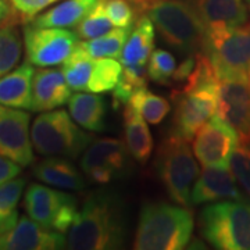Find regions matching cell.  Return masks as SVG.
Segmentation results:
<instances>
[{
  "label": "cell",
  "instance_id": "40",
  "mask_svg": "<svg viewBox=\"0 0 250 250\" xmlns=\"http://www.w3.org/2000/svg\"><path fill=\"white\" fill-rule=\"evenodd\" d=\"M131 1L134 3L135 6H138L141 10H147L156 1H159V0H131Z\"/></svg>",
  "mask_w": 250,
  "mask_h": 250
},
{
  "label": "cell",
  "instance_id": "28",
  "mask_svg": "<svg viewBox=\"0 0 250 250\" xmlns=\"http://www.w3.org/2000/svg\"><path fill=\"white\" fill-rule=\"evenodd\" d=\"M129 104L149 123L160 124L161 121L170 113V103L163 96L154 95L153 92L143 86L134 93L129 100Z\"/></svg>",
  "mask_w": 250,
  "mask_h": 250
},
{
  "label": "cell",
  "instance_id": "22",
  "mask_svg": "<svg viewBox=\"0 0 250 250\" xmlns=\"http://www.w3.org/2000/svg\"><path fill=\"white\" fill-rule=\"evenodd\" d=\"M100 0H64L45 13L38 14L32 21L36 27L70 28L77 27Z\"/></svg>",
  "mask_w": 250,
  "mask_h": 250
},
{
  "label": "cell",
  "instance_id": "38",
  "mask_svg": "<svg viewBox=\"0 0 250 250\" xmlns=\"http://www.w3.org/2000/svg\"><path fill=\"white\" fill-rule=\"evenodd\" d=\"M195 64H196V57L188 56L187 59L175 68V71L172 74V78L171 80L175 81V82H185L190 77L192 71H193Z\"/></svg>",
  "mask_w": 250,
  "mask_h": 250
},
{
  "label": "cell",
  "instance_id": "21",
  "mask_svg": "<svg viewBox=\"0 0 250 250\" xmlns=\"http://www.w3.org/2000/svg\"><path fill=\"white\" fill-rule=\"evenodd\" d=\"M72 120L83 129L102 132L106 129V102L96 93H75L68 100Z\"/></svg>",
  "mask_w": 250,
  "mask_h": 250
},
{
  "label": "cell",
  "instance_id": "16",
  "mask_svg": "<svg viewBox=\"0 0 250 250\" xmlns=\"http://www.w3.org/2000/svg\"><path fill=\"white\" fill-rule=\"evenodd\" d=\"M32 96V111L43 113L68 103L71 98V88L68 86L62 70L41 67L34 74Z\"/></svg>",
  "mask_w": 250,
  "mask_h": 250
},
{
  "label": "cell",
  "instance_id": "14",
  "mask_svg": "<svg viewBox=\"0 0 250 250\" xmlns=\"http://www.w3.org/2000/svg\"><path fill=\"white\" fill-rule=\"evenodd\" d=\"M29 123L31 116L22 108L0 104V156L22 167L34 163Z\"/></svg>",
  "mask_w": 250,
  "mask_h": 250
},
{
  "label": "cell",
  "instance_id": "42",
  "mask_svg": "<svg viewBox=\"0 0 250 250\" xmlns=\"http://www.w3.org/2000/svg\"><path fill=\"white\" fill-rule=\"evenodd\" d=\"M246 1V4H248V7H249V11H250V0H245Z\"/></svg>",
  "mask_w": 250,
  "mask_h": 250
},
{
  "label": "cell",
  "instance_id": "13",
  "mask_svg": "<svg viewBox=\"0 0 250 250\" xmlns=\"http://www.w3.org/2000/svg\"><path fill=\"white\" fill-rule=\"evenodd\" d=\"M217 113L236 131L241 143L250 145V78L220 80Z\"/></svg>",
  "mask_w": 250,
  "mask_h": 250
},
{
  "label": "cell",
  "instance_id": "27",
  "mask_svg": "<svg viewBox=\"0 0 250 250\" xmlns=\"http://www.w3.org/2000/svg\"><path fill=\"white\" fill-rule=\"evenodd\" d=\"M131 31L132 28L117 27L104 35L89 39L86 42H81V46L93 59H102V57L117 59V57H121V53L124 50V46L128 41Z\"/></svg>",
  "mask_w": 250,
  "mask_h": 250
},
{
  "label": "cell",
  "instance_id": "37",
  "mask_svg": "<svg viewBox=\"0 0 250 250\" xmlns=\"http://www.w3.org/2000/svg\"><path fill=\"white\" fill-rule=\"evenodd\" d=\"M21 167L22 166H20L16 161L0 156V188L11 179L17 178L21 172Z\"/></svg>",
  "mask_w": 250,
  "mask_h": 250
},
{
  "label": "cell",
  "instance_id": "26",
  "mask_svg": "<svg viewBox=\"0 0 250 250\" xmlns=\"http://www.w3.org/2000/svg\"><path fill=\"white\" fill-rule=\"evenodd\" d=\"M25 188V179L14 178L0 188V235L11 231L17 224V206Z\"/></svg>",
  "mask_w": 250,
  "mask_h": 250
},
{
  "label": "cell",
  "instance_id": "31",
  "mask_svg": "<svg viewBox=\"0 0 250 250\" xmlns=\"http://www.w3.org/2000/svg\"><path fill=\"white\" fill-rule=\"evenodd\" d=\"M22 56L20 31L10 24L0 29V78L16 67Z\"/></svg>",
  "mask_w": 250,
  "mask_h": 250
},
{
  "label": "cell",
  "instance_id": "25",
  "mask_svg": "<svg viewBox=\"0 0 250 250\" xmlns=\"http://www.w3.org/2000/svg\"><path fill=\"white\" fill-rule=\"evenodd\" d=\"M93 67H95V59L86 53V50L81 46L80 42L78 46L74 49V52L68 56V59L62 62V71L68 86L74 90L82 92V90H88Z\"/></svg>",
  "mask_w": 250,
  "mask_h": 250
},
{
  "label": "cell",
  "instance_id": "8",
  "mask_svg": "<svg viewBox=\"0 0 250 250\" xmlns=\"http://www.w3.org/2000/svg\"><path fill=\"white\" fill-rule=\"evenodd\" d=\"M202 52L211 60L220 80L250 78V25L207 28Z\"/></svg>",
  "mask_w": 250,
  "mask_h": 250
},
{
  "label": "cell",
  "instance_id": "19",
  "mask_svg": "<svg viewBox=\"0 0 250 250\" xmlns=\"http://www.w3.org/2000/svg\"><path fill=\"white\" fill-rule=\"evenodd\" d=\"M32 174L38 181L67 190H82L86 182L77 167L67 157L49 156L34 166Z\"/></svg>",
  "mask_w": 250,
  "mask_h": 250
},
{
  "label": "cell",
  "instance_id": "29",
  "mask_svg": "<svg viewBox=\"0 0 250 250\" xmlns=\"http://www.w3.org/2000/svg\"><path fill=\"white\" fill-rule=\"evenodd\" d=\"M123 75L121 62L114 59H95V67L90 77L88 90L93 93L110 92L117 86L118 81Z\"/></svg>",
  "mask_w": 250,
  "mask_h": 250
},
{
  "label": "cell",
  "instance_id": "7",
  "mask_svg": "<svg viewBox=\"0 0 250 250\" xmlns=\"http://www.w3.org/2000/svg\"><path fill=\"white\" fill-rule=\"evenodd\" d=\"M156 170L168 196L177 205L190 206V189L200 171L188 141L171 132L159 147Z\"/></svg>",
  "mask_w": 250,
  "mask_h": 250
},
{
  "label": "cell",
  "instance_id": "30",
  "mask_svg": "<svg viewBox=\"0 0 250 250\" xmlns=\"http://www.w3.org/2000/svg\"><path fill=\"white\" fill-rule=\"evenodd\" d=\"M146 86V68L145 64H132L125 65L123 75L118 81L117 86L113 89V102L114 106L128 104L131 98L138 89Z\"/></svg>",
  "mask_w": 250,
  "mask_h": 250
},
{
  "label": "cell",
  "instance_id": "41",
  "mask_svg": "<svg viewBox=\"0 0 250 250\" xmlns=\"http://www.w3.org/2000/svg\"><path fill=\"white\" fill-rule=\"evenodd\" d=\"M182 1H187V3H189V4H192V6H193V4L196 3L197 0H182Z\"/></svg>",
  "mask_w": 250,
  "mask_h": 250
},
{
  "label": "cell",
  "instance_id": "34",
  "mask_svg": "<svg viewBox=\"0 0 250 250\" xmlns=\"http://www.w3.org/2000/svg\"><path fill=\"white\" fill-rule=\"evenodd\" d=\"M229 168L233 177L241 182L243 189L250 195V145L241 143L233 150L229 160Z\"/></svg>",
  "mask_w": 250,
  "mask_h": 250
},
{
  "label": "cell",
  "instance_id": "5",
  "mask_svg": "<svg viewBox=\"0 0 250 250\" xmlns=\"http://www.w3.org/2000/svg\"><path fill=\"white\" fill-rule=\"evenodd\" d=\"M199 231L220 250H250V203L243 200L206 206L199 215Z\"/></svg>",
  "mask_w": 250,
  "mask_h": 250
},
{
  "label": "cell",
  "instance_id": "33",
  "mask_svg": "<svg viewBox=\"0 0 250 250\" xmlns=\"http://www.w3.org/2000/svg\"><path fill=\"white\" fill-rule=\"evenodd\" d=\"M175 68H177V62L170 52L163 49L153 50L147 65V75L150 77V80L159 83H168Z\"/></svg>",
  "mask_w": 250,
  "mask_h": 250
},
{
  "label": "cell",
  "instance_id": "11",
  "mask_svg": "<svg viewBox=\"0 0 250 250\" xmlns=\"http://www.w3.org/2000/svg\"><path fill=\"white\" fill-rule=\"evenodd\" d=\"M80 166L92 182L100 185L124 178L132 167L126 143L113 138L99 139L90 145L83 153Z\"/></svg>",
  "mask_w": 250,
  "mask_h": 250
},
{
  "label": "cell",
  "instance_id": "10",
  "mask_svg": "<svg viewBox=\"0 0 250 250\" xmlns=\"http://www.w3.org/2000/svg\"><path fill=\"white\" fill-rule=\"evenodd\" d=\"M80 43V36L67 28L36 27L32 22L24 27V47L27 62L36 67L62 64Z\"/></svg>",
  "mask_w": 250,
  "mask_h": 250
},
{
  "label": "cell",
  "instance_id": "32",
  "mask_svg": "<svg viewBox=\"0 0 250 250\" xmlns=\"http://www.w3.org/2000/svg\"><path fill=\"white\" fill-rule=\"evenodd\" d=\"M114 27L116 25L113 24V21L106 13L103 0H100L98 6L75 27V32L81 39L89 41V39H95V38L107 34L111 29H114Z\"/></svg>",
  "mask_w": 250,
  "mask_h": 250
},
{
  "label": "cell",
  "instance_id": "15",
  "mask_svg": "<svg viewBox=\"0 0 250 250\" xmlns=\"http://www.w3.org/2000/svg\"><path fill=\"white\" fill-rule=\"evenodd\" d=\"M67 248V239L62 232L46 228L22 215L16 227L4 235H0V250H54Z\"/></svg>",
  "mask_w": 250,
  "mask_h": 250
},
{
  "label": "cell",
  "instance_id": "20",
  "mask_svg": "<svg viewBox=\"0 0 250 250\" xmlns=\"http://www.w3.org/2000/svg\"><path fill=\"white\" fill-rule=\"evenodd\" d=\"M193 6L207 28L241 27L249 16L245 0H197Z\"/></svg>",
  "mask_w": 250,
  "mask_h": 250
},
{
  "label": "cell",
  "instance_id": "12",
  "mask_svg": "<svg viewBox=\"0 0 250 250\" xmlns=\"http://www.w3.org/2000/svg\"><path fill=\"white\" fill-rule=\"evenodd\" d=\"M239 136L220 116L211 117L195 135L193 152L205 167L228 168Z\"/></svg>",
  "mask_w": 250,
  "mask_h": 250
},
{
  "label": "cell",
  "instance_id": "4",
  "mask_svg": "<svg viewBox=\"0 0 250 250\" xmlns=\"http://www.w3.org/2000/svg\"><path fill=\"white\" fill-rule=\"evenodd\" d=\"M146 11L164 42L172 49L187 56L203 50L207 27L195 6L182 0H159Z\"/></svg>",
  "mask_w": 250,
  "mask_h": 250
},
{
  "label": "cell",
  "instance_id": "23",
  "mask_svg": "<svg viewBox=\"0 0 250 250\" xmlns=\"http://www.w3.org/2000/svg\"><path fill=\"white\" fill-rule=\"evenodd\" d=\"M125 143L129 149L132 159L145 164L153 152V138L149 126L143 118L129 103L124 108Z\"/></svg>",
  "mask_w": 250,
  "mask_h": 250
},
{
  "label": "cell",
  "instance_id": "1",
  "mask_svg": "<svg viewBox=\"0 0 250 250\" xmlns=\"http://www.w3.org/2000/svg\"><path fill=\"white\" fill-rule=\"evenodd\" d=\"M126 236L124 200L110 189H100L83 200L65 239L72 250H110L124 248Z\"/></svg>",
  "mask_w": 250,
  "mask_h": 250
},
{
  "label": "cell",
  "instance_id": "35",
  "mask_svg": "<svg viewBox=\"0 0 250 250\" xmlns=\"http://www.w3.org/2000/svg\"><path fill=\"white\" fill-rule=\"evenodd\" d=\"M106 13L118 28H134L135 10L131 0H103Z\"/></svg>",
  "mask_w": 250,
  "mask_h": 250
},
{
  "label": "cell",
  "instance_id": "24",
  "mask_svg": "<svg viewBox=\"0 0 250 250\" xmlns=\"http://www.w3.org/2000/svg\"><path fill=\"white\" fill-rule=\"evenodd\" d=\"M154 45V24L149 16H142L135 22L121 53V64H146Z\"/></svg>",
  "mask_w": 250,
  "mask_h": 250
},
{
  "label": "cell",
  "instance_id": "18",
  "mask_svg": "<svg viewBox=\"0 0 250 250\" xmlns=\"http://www.w3.org/2000/svg\"><path fill=\"white\" fill-rule=\"evenodd\" d=\"M35 70L29 62L0 78V104L32 111V81Z\"/></svg>",
  "mask_w": 250,
  "mask_h": 250
},
{
  "label": "cell",
  "instance_id": "36",
  "mask_svg": "<svg viewBox=\"0 0 250 250\" xmlns=\"http://www.w3.org/2000/svg\"><path fill=\"white\" fill-rule=\"evenodd\" d=\"M9 1L21 16V18L29 22L38 14H41L43 10L47 9L49 6H52L59 0H9Z\"/></svg>",
  "mask_w": 250,
  "mask_h": 250
},
{
  "label": "cell",
  "instance_id": "3",
  "mask_svg": "<svg viewBox=\"0 0 250 250\" xmlns=\"http://www.w3.org/2000/svg\"><path fill=\"white\" fill-rule=\"evenodd\" d=\"M193 231V215L188 207L147 203L138 218L134 249L179 250L187 248Z\"/></svg>",
  "mask_w": 250,
  "mask_h": 250
},
{
  "label": "cell",
  "instance_id": "9",
  "mask_svg": "<svg viewBox=\"0 0 250 250\" xmlns=\"http://www.w3.org/2000/svg\"><path fill=\"white\" fill-rule=\"evenodd\" d=\"M24 208L28 217L46 228L65 233L78 213V199L42 184H32L25 190Z\"/></svg>",
  "mask_w": 250,
  "mask_h": 250
},
{
  "label": "cell",
  "instance_id": "6",
  "mask_svg": "<svg viewBox=\"0 0 250 250\" xmlns=\"http://www.w3.org/2000/svg\"><path fill=\"white\" fill-rule=\"evenodd\" d=\"M31 139L42 156L77 159L93 142V136L81 129L65 110L43 111L31 126Z\"/></svg>",
  "mask_w": 250,
  "mask_h": 250
},
{
  "label": "cell",
  "instance_id": "17",
  "mask_svg": "<svg viewBox=\"0 0 250 250\" xmlns=\"http://www.w3.org/2000/svg\"><path fill=\"white\" fill-rule=\"evenodd\" d=\"M224 199L245 200L235 184L233 174L228 168L206 167L193 184L190 202L193 205H202Z\"/></svg>",
  "mask_w": 250,
  "mask_h": 250
},
{
  "label": "cell",
  "instance_id": "2",
  "mask_svg": "<svg viewBox=\"0 0 250 250\" xmlns=\"http://www.w3.org/2000/svg\"><path fill=\"white\" fill-rule=\"evenodd\" d=\"M220 77L205 52L196 54V64L185 86L172 95V134L190 141L214 116L218 107Z\"/></svg>",
  "mask_w": 250,
  "mask_h": 250
},
{
  "label": "cell",
  "instance_id": "39",
  "mask_svg": "<svg viewBox=\"0 0 250 250\" xmlns=\"http://www.w3.org/2000/svg\"><path fill=\"white\" fill-rule=\"evenodd\" d=\"M16 9L9 0H0V29L11 24Z\"/></svg>",
  "mask_w": 250,
  "mask_h": 250
}]
</instances>
